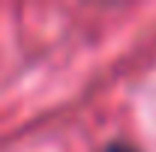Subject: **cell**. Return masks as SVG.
Listing matches in <instances>:
<instances>
[{
    "instance_id": "obj_1",
    "label": "cell",
    "mask_w": 156,
    "mask_h": 152,
    "mask_svg": "<svg viewBox=\"0 0 156 152\" xmlns=\"http://www.w3.org/2000/svg\"><path fill=\"white\" fill-rule=\"evenodd\" d=\"M105 152H138L135 146H129V143H111Z\"/></svg>"
}]
</instances>
